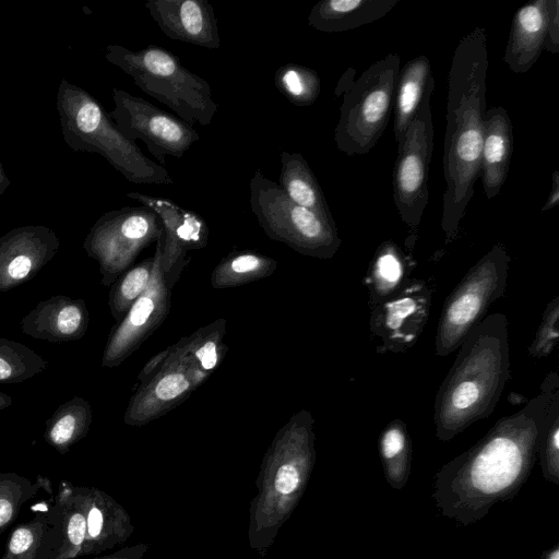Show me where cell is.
Here are the masks:
<instances>
[{"mask_svg": "<svg viewBox=\"0 0 559 559\" xmlns=\"http://www.w3.org/2000/svg\"><path fill=\"white\" fill-rule=\"evenodd\" d=\"M558 382L557 372L549 374L538 395L437 472L431 497L443 516L467 526L518 495L536 463L546 428L559 413Z\"/></svg>", "mask_w": 559, "mask_h": 559, "instance_id": "1", "label": "cell"}, {"mask_svg": "<svg viewBox=\"0 0 559 559\" xmlns=\"http://www.w3.org/2000/svg\"><path fill=\"white\" fill-rule=\"evenodd\" d=\"M489 67L487 35L476 26L459 41L448 74L441 227L454 240L480 176Z\"/></svg>", "mask_w": 559, "mask_h": 559, "instance_id": "2", "label": "cell"}, {"mask_svg": "<svg viewBox=\"0 0 559 559\" xmlns=\"http://www.w3.org/2000/svg\"><path fill=\"white\" fill-rule=\"evenodd\" d=\"M435 401V432L450 441L468 426L490 416L509 378L508 319L495 312L465 335Z\"/></svg>", "mask_w": 559, "mask_h": 559, "instance_id": "3", "label": "cell"}, {"mask_svg": "<svg viewBox=\"0 0 559 559\" xmlns=\"http://www.w3.org/2000/svg\"><path fill=\"white\" fill-rule=\"evenodd\" d=\"M48 522L43 559L97 555L123 543L132 531L128 513L112 497L69 480L59 483Z\"/></svg>", "mask_w": 559, "mask_h": 559, "instance_id": "4", "label": "cell"}, {"mask_svg": "<svg viewBox=\"0 0 559 559\" xmlns=\"http://www.w3.org/2000/svg\"><path fill=\"white\" fill-rule=\"evenodd\" d=\"M56 107L63 141L73 152L100 154L132 183H174L169 171L124 138L97 99L81 86L62 79Z\"/></svg>", "mask_w": 559, "mask_h": 559, "instance_id": "5", "label": "cell"}, {"mask_svg": "<svg viewBox=\"0 0 559 559\" xmlns=\"http://www.w3.org/2000/svg\"><path fill=\"white\" fill-rule=\"evenodd\" d=\"M106 60L131 76L146 95L169 107L189 124L212 123L217 104L207 81L183 67L171 51L151 44L138 51L110 44Z\"/></svg>", "mask_w": 559, "mask_h": 559, "instance_id": "6", "label": "cell"}, {"mask_svg": "<svg viewBox=\"0 0 559 559\" xmlns=\"http://www.w3.org/2000/svg\"><path fill=\"white\" fill-rule=\"evenodd\" d=\"M400 70V55L389 52L357 79L352 67L341 75L334 91L343 99L334 130L338 151L359 156L376 146L390 120Z\"/></svg>", "mask_w": 559, "mask_h": 559, "instance_id": "7", "label": "cell"}, {"mask_svg": "<svg viewBox=\"0 0 559 559\" xmlns=\"http://www.w3.org/2000/svg\"><path fill=\"white\" fill-rule=\"evenodd\" d=\"M313 426L312 414L301 409L275 435L259 479L265 486L257 506L258 523L264 518L270 526H278L301 497L316 460Z\"/></svg>", "mask_w": 559, "mask_h": 559, "instance_id": "8", "label": "cell"}, {"mask_svg": "<svg viewBox=\"0 0 559 559\" xmlns=\"http://www.w3.org/2000/svg\"><path fill=\"white\" fill-rule=\"evenodd\" d=\"M249 204L265 235L294 251L331 259L341 247L334 219H326L292 201L277 182L257 169L249 181Z\"/></svg>", "mask_w": 559, "mask_h": 559, "instance_id": "9", "label": "cell"}, {"mask_svg": "<svg viewBox=\"0 0 559 559\" xmlns=\"http://www.w3.org/2000/svg\"><path fill=\"white\" fill-rule=\"evenodd\" d=\"M511 258L502 243L495 245L465 274L443 304L436 333V354L448 356L457 349L490 305L507 287Z\"/></svg>", "mask_w": 559, "mask_h": 559, "instance_id": "10", "label": "cell"}, {"mask_svg": "<svg viewBox=\"0 0 559 559\" xmlns=\"http://www.w3.org/2000/svg\"><path fill=\"white\" fill-rule=\"evenodd\" d=\"M163 233L162 219L152 209L124 206L106 212L95 222L83 249L98 263L102 284L110 286Z\"/></svg>", "mask_w": 559, "mask_h": 559, "instance_id": "11", "label": "cell"}, {"mask_svg": "<svg viewBox=\"0 0 559 559\" xmlns=\"http://www.w3.org/2000/svg\"><path fill=\"white\" fill-rule=\"evenodd\" d=\"M426 93L419 109L397 146L393 168V201L402 222L417 230L429 199V165L433 150L430 96Z\"/></svg>", "mask_w": 559, "mask_h": 559, "instance_id": "12", "label": "cell"}, {"mask_svg": "<svg viewBox=\"0 0 559 559\" xmlns=\"http://www.w3.org/2000/svg\"><path fill=\"white\" fill-rule=\"evenodd\" d=\"M114 110L108 112L117 129L130 142L141 140L162 166L166 157L181 158L200 140L198 131L146 99L114 87Z\"/></svg>", "mask_w": 559, "mask_h": 559, "instance_id": "13", "label": "cell"}, {"mask_svg": "<svg viewBox=\"0 0 559 559\" xmlns=\"http://www.w3.org/2000/svg\"><path fill=\"white\" fill-rule=\"evenodd\" d=\"M162 242L163 235L156 241L153 270L145 290L108 335L102 356L103 367L121 365L162 325L170 312L171 289L160 265Z\"/></svg>", "mask_w": 559, "mask_h": 559, "instance_id": "14", "label": "cell"}, {"mask_svg": "<svg viewBox=\"0 0 559 559\" xmlns=\"http://www.w3.org/2000/svg\"><path fill=\"white\" fill-rule=\"evenodd\" d=\"M209 376L175 345L162 368L140 384L123 415L128 426H143L160 418L190 397Z\"/></svg>", "mask_w": 559, "mask_h": 559, "instance_id": "15", "label": "cell"}, {"mask_svg": "<svg viewBox=\"0 0 559 559\" xmlns=\"http://www.w3.org/2000/svg\"><path fill=\"white\" fill-rule=\"evenodd\" d=\"M431 292L424 281L411 280L389 299L373 307L370 331L379 340L378 352L399 354L420 336L430 313Z\"/></svg>", "mask_w": 559, "mask_h": 559, "instance_id": "16", "label": "cell"}, {"mask_svg": "<svg viewBox=\"0 0 559 559\" xmlns=\"http://www.w3.org/2000/svg\"><path fill=\"white\" fill-rule=\"evenodd\" d=\"M127 197L152 209L162 219L164 234L160 265L166 283L171 289L187 264L188 251L206 246L209 227L199 214L179 206L171 200L141 192H128Z\"/></svg>", "mask_w": 559, "mask_h": 559, "instance_id": "17", "label": "cell"}, {"mask_svg": "<svg viewBox=\"0 0 559 559\" xmlns=\"http://www.w3.org/2000/svg\"><path fill=\"white\" fill-rule=\"evenodd\" d=\"M60 247L57 234L43 225L15 227L0 237V293L34 278Z\"/></svg>", "mask_w": 559, "mask_h": 559, "instance_id": "18", "label": "cell"}, {"mask_svg": "<svg viewBox=\"0 0 559 559\" xmlns=\"http://www.w3.org/2000/svg\"><path fill=\"white\" fill-rule=\"evenodd\" d=\"M145 8L168 38L209 49L221 47L217 19L207 0H150Z\"/></svg>", "mask_w": 559, "mask_h": 559, "instance_id": "19", "label": "cell"}, {"mask_svg": "<svg viewBox=\"0 0 559 559\" xmlns=\"http://www.w3.org/2000/svg\"><path fill=\"white\" fill-rule=\"evenodd\" d=\"M85 300L56 295L37 304L20 322L24 334L50 343L82 338L88 328Z\"/></svg>", "mask_w": 559, "mask_h": 559, "instance_id": "20", "label": "cell"}, {"mask_svg": "<svg viewBox=\"0 0 559 559\" xmlns=\"http://www.w3.org/2000/svg\"><path fill=\"white\" fill-rule=\"evenodd\" d=\"M551 0H535L513 15L503 61L514 73L527 72L540 57L547 36Z\"/></svg>", "mask_w": 559, "mask_h": 559, "instance_id": "21", "label": "cell"}, {"mask_svg": "<svg viewBox=\"0 0 559 559\" xmlns=\"http://www.w3.org/2000/svg\"><path fill=\"white\" fill-rule=\"evenodd\" d=\"M513 152V129L508 111L495 106L485 111L480 178L488 200L504 185Z\"/></svg>", "mask_w": 559, "mask_h": 559, "instance_id": "22", "label": "cell"}, {"mask_svg": "<svg viewBox=\"0 0 559 559\" xmlns=\"http://www.w3.org/2000/svg\"><path fill=\"white\" fill-rule=\"evenodd\" d=\"M399 0H321L309 12L308 24L323 33L350 31L384 17Z\"/></svg>", "mask_w": 559, "mask_h": 559, "instance_id": "23", "label": "cell"}, {"mask_svg": "<svg viewBox=\"0 0 559 559\" xmlns=\"http://www.w3.org/2000/svg\"><path fill=\"white\" fill-rule=\"evenodd\" d=\"M433 88L431 64L426 56H418L401 68L393 100V131L397 146L403 142L424 96Z\"/></svg>", "mask_w": 559, "mask_h": 559, "instance_id": "24", "label": "cell"}, {"mask_svg": "<svg viewBox=\"0 0 559 559\" xmlns=\"http://www.w3.org/2000/svg\"><path fill=\"white\" fill-rule=\"evenodd\" d=\"M277 183L296 204L326 219H334L313 171L300 153L281 152Z\"/></svg>", "mask_w": 559, "mask_h": 559, "instance_id": "25", "label": "cell"}, {"mask_svg": "<svg viewBox=\"0 0 559 559\" xmlns=\"http://www.w3.org/2000/svg\"><path fill=\"white\" fill-rule=\"evenodd\" d=\"M92 407L87 400L74 396L62 403L45 421L44 439L59 454L86 437L92 423Z\"/></svg>", "mask_w": 559, "mask_h": 559, "instance_id": "26", "label": "cell"}, {"mask_svg": "<svg viewBox=\"0 0 559 559\" xmlns=\"http://www.w3.org/2000/svg\"><path fill=\"white\" fill-rule=\"evenodd\" d=\"M277 262L254 250H236L228 253L211 274V285L224 289L249 284L271 276Z\"/></svg>", "mask_w": 559, "mask_h": 559, "instance_id": "27", "label": "cell"}, {"mask_svg": "<svg viewBox=\"0 0 559 559\" xmlns=\"http://www.w3.org/2000/svg\"><path fill=\"white\" fill-rule=\"evenodd\" d=\"M406 271V258L400 247L390 240L377 249L365 284L373 307L389 299L402 285Z\"/></svg>", "mask_w": 559, "mask_h": 559, "instance_id": "28", "label": "cell"}, {"mask_svg": "<svg viewBox=\"0 0 559 559\" xmlns=\"http://www.w3.org/2000/svg\"><path fill=\"white\" fill-rule=\"evenodd\" d=\"M379 454L386 481L402 489L408 481L412 466V440L404 421H390L379 436Z\"/></svg>", "mask_w": 559, "mask_h": 559, "instance_id": "29", "label": "cell"}, {"mask_svg": "<svg viewBox=\"0 0 559 559\" xmlns=\"http://www.w3.org/2000/svg\"><path fill=\"white\" fill-rule=\"evenodd\" d=\"M225 334L226 320L217 319L191 335L180 338L174 345L210 376L223 361L227 352L224 344Z\"/></svg>", "mask_w": 559, "mask_h": 559, "instance_id": "30", "label": "cell"}, {"mask_svg": "<svg viewBox=\"0 0 559 559\" xmlns=\"http://www.w3.org/2000/svg\"><path fill=\"white\" fill-rule=\"evenodd\" d=\"M40 489L52 495L48 477L38 475L32 481L14 472H0V534L15 522L23 504L35 498Z\"/></svg>", "mask_w": 559, "mask_h": 559, "instance_id": "31", "label": "cell"}, {"mask_svg": "<svg viewBox=\"0 0 559 559\" xmlns=\"http://www.w3.org/2000/svg\"><path fill=\"white\" fill-rule=\"evenodd\" d=\"M48 365L26 345L0 337V383L24 382L45 371Z\"/></svg>", "mask_w": 559, "mask_h": 559, "instance_id": "32", "label": "cell"}, {"mask_svg": "<svg viewBox=\"0 0 559 559\" xmlns=\"http://www.w3.org/2000/svg\"><path fill=\"white\" fill-rule=\"evenodd\" d=\"M274 82L278 92L299 107L312 105L321 92L318 73L311 68L297 63L280 67L275 72Z\"/></svg>", "mask_w": 559, "mask_h": 559, "instance_id": "33", "label": "cell"}, {"mask_svg": "<svg viewBox=\"0 0 559 559\" xmlns=\"http://www.w3.org/2000/svg\"><path fill=\"white\" fill-rule=\"evenodd\" d=\"M154 258L150 257L131 266L111 285L108 306L112 318L119 322L134 301L145 290L153 270Z\"/></svg>", "mask_w": 559, "mask_h": 559, "instance_id": "34", "label": "cell"}, {"mask_svg": "<svg viewBox=\"0 0 559 559\" xmlns=\"http://www.w3.org/2000/svg\"><path fill=\"white\" fill-rule=\"evenodd\" d=\"M48 528V511L39 512L33 519L17 524L11 531L0 559H43Z\"/></svg>", "mask_w": 559, "mask_h": 559, "instance_id": "35", "label": "cell"}, {"mask_svg": "<svg viewBox=\"0 0 559 559\" xmlns=\"http://www.w3.org/2000/svg\"><path fill=\"white\" fill-rule=\"evenodd\" d=\"M559 296L550 300L544 311L542 322L535 333L528 353L533 358L549 356L558 345Z\"/></svg>", "mask_w": 559, "mask_h": 559, "instance_id": "36", "label": "cell"}, {"mask_svg": "<svg viewBox=\"0 0 559 559\" xmlns=\"http://www.w3.org/2000/svg\"><path fill=\"white\" fill-rule=\"evenodd\" d=\"M538 456L545 480L559 484V413L550 420L542 438Z\"/></svg>", "mask_w": 559, "mask_h": 559, "instance_id": "37", "label": "cell"}, {"mask_svg": "<svg viewBox=\"0 0 559 559\" xmlns=\"http://www.w3.org/2000/svg\"><path fill=\"white\" fill-rule=\"evenodd\" d=\"M544 50L550 53L559 51V0H551Z\"/></svg>", "mask_w": 559, "mask_h": 559, "instance_id": "38", "label": "cell"}, {"mask_svg": "<svg viewBox=\"0 0 559 559\" xmlns=\"http://www.w3.org/2000/svg\"><path fill=\"white\" fill-rule=\"evenodd\" d=\"M168 356V347L163 349L153 356L145 366L141 369L140 373L136 377L139 381V385L148 380L153 374H155L164 365L166 358Z\"/></svg>", "mask_w": 559, "mask_h": 559, "instance_id": "39", "label": "cell"}, {"mask_svg": "<svg viewBox=\"0 0 559 559\" xmlns=\"http://www.w3.org/2000/svg\"><path fill=\"white\" fill-rule=\"evenodd\" d=\"M146 546L138 545L133 547H128L115 551L110 555H106L103 557H97L93 559H140L141 556L145 552Z\"/></svg>", "mask_w": 559, "mask_h": 559, "instance_id": "40", "label": "cell"}, {"mask_svg": "<svg viewBox=\"0 0 559 559\" xmlns=\"http://www.w3.org/2000/svg\"><path fill=\"white\" fill-rule=\"evenodd\" d=\"M559 202V171L555 170L551 175V189L549 195L542 207V212L554 209Z\"/></svg>", "mask_w": 559, "mask_h": 559, "instance_id": "41", "label": "cell"}, {"mask_svg": "<svg viewBox=\"0 0 559 559\" xmlns=\"http://www.w3.org/2000/svg\"><path fill=\"white\" fill-rule=\"evenodd\" d=\"M10 185L11 181L4 171L2 162L0 160V195L4 193Z\"/></svg>", "mask_w": 559, "mask_h": 559, "instance_id": "42", "label": "cell"}, {"mask_svg": "<svg viewBox=\"0 0 559 559\" xmlns=\"http://www.w3.org/2000/svg\"><path fill=\"white\" fill-rule=\"evenodd\" d=\"M542 559H559V544L544 551Z\"/></svg>", "mask_w": 559, "mask_h": 559, "instance_id": "43", "label": "cell"}, {"mask_svg": "<svg viewBox=\"0 0 559 559\" xmlns=\"http://www.w3.org/2000/svg\"><path fill=\"white\" fill-rule=\"evenodd\" d=\"M12 403V397L0 391V409L10 407Z\"/></svg>", "mask_w": 559, "mask_h": 559, "instance_id": "44", "label": "cell"}]
</instances>
